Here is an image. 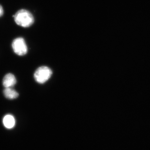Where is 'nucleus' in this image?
I'll return each instance as SVG.
<instances>
[{
  "mask_svg": "<svg viewBox=\"0 0 150 150\" xmlns=\"http://www.w3.org/2000/svg\"><path fill=\"white\" fill-rule=\"evenodd\" d=\"M52 71L50 68L47 67H39L35 71L34 76L35 80L39 83L46 82L51 78Z\"/></svg>",
  "mask_w": 150,
  "mask_h": 150,
  "instance_id": "obj_2",
  "label": "nucleus"
},
{
  "mask_svg": "<svg viewBox=\"0 0 150 150\" xmlns=\"http://www.w3.org/2000/svg\"><path fill=\"white\" fill-rule=\"evenodd\" d=\"M3 123L6 127L8 129L13 128L15 124L14 118L12 115H7L4 117Z\"/></svg>",
  "mask_w": 150,
  "mask_h": 150,
  "instance_id": "obj_6",
  "label": "nucleus"
},
{
  "mask_svg": "<svg viewBox=\"0 0 150 150\" xmlns=\"http://www.w3.org/2000/svg\"><path fill=\"white\" fill-rule=\"evenodd\" d=\"M4 94L6 98L9 99L16 98L18 96V93L11 88H7L4 91Z\"/></svg>",
  "mask_w": 150,
  "mask_h": 150,
  "instance_id": "obj_5",
  "label": "nucleus"
},
{
  "mask_svg": "<svg viewBox=\"0 0 150 150\" xmlns=\"http://www.w3.org/2000/svg\"><path fill=\"white\" fill-rule=\"evenodd\" d=\"M3 13H4V10H3L2 7L0 5V16H2Z\"/></svg>",
  "mask_w": 150,
  "mask_h": 150,
  "instance_id": "obj_7",
  "label": "nucleus"
},
{
  "mask_svg": "<svg viewBox=\"0 0 150 150\" xmlns=\"http://www.w3.org/2000/svg\"><path fill=\"white\" fill-rule=\"evenodd\" d=\"M13 49L16 54L19 56H23L27 54V46L25 41L22 38L15 39L12 44Z\"/></svg>",
  "mask_w": 150,
  "mask_h": 150,
  "instance_id": "obj_3",
  "label": "nucleus"
},
{
  "mask_svg": "<svg viewBox=\"0 0 150 150\" xmlns=\"http://www.w3.org/2000/svg\"><path fill=\"white\" fill-rule=\"evenodd\" d=\"M16 80L15 77L11 74L6 75L3 79V85L6 88H11L16 84Z\"/></svg>",
  "mask_w": 150,
  "mask_h": 150,
  "instance_id": "obj_4",
  "label": "nucleus"
},
{
  "mask_svg": "<svg viewBox=\"0 0 150 150\" xmlns=\"http://www.w3.org/2000/svg\"><path fill=\"white\" fill-rule=\"evenodd\" d=\"M15 21L20 26L28 27L34 22V18L31 13L26 10L19 11L14 16Z\"/></svg>",
  "mask_w": 150,
  "mask_h": 150,
  "instance_id": "obj_1",
  "label": "nucleus"
}]
</instances>
